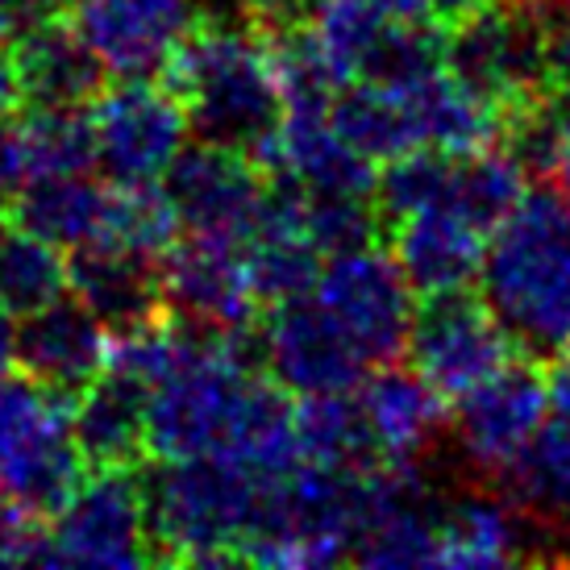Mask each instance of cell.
<instances>
[{"label":"cell","mask_w":570,"mask_h":570,"mask_svg":"<svg viewBox=\"0 0 570 570\" xmlns=\"http://www.w3.org/2000/svg\"><path fill=\"white\" fill-rule=\"evenodd\" d=\"M88 466L71 433V400L30 375H0V495L50 521Z\"/></svg>","instance_id":"cell-5"},{"label":"cell","mask_w":570,"mask_h":570,"mask_svg":"<svg viewBox=\"0 0 570 570\" xmlns=\"http://www.w3.org/2000/svg\"><path fill=\"white\" fill-rule=\"evenodd\" d=\"M4 208L38 238L80 250V246H96L105 234L109 184L92 179L88 171L47 175V179H30Z\"/></svg>","instance_id":"cell-22"},{"label":"cell","mask_w":570,"mask_h":570,"mask_svg":"<svg viewBox=\"0 0 570 570\" xmlns=\"http://www.w3.org/2000/svg\"><path fill=\"white\" fill-rule=\"evenodd\" d=\"M292 433H296L301 462H313V466L358 471V466L380 462L354 392L296 396V404H292Z\"/></svg>","instance_id":"cell-24"},{"label":"cell","mask_w":570,"mask_h":570,"mask_svg":"<svg viewBox=\"0 0 570 570\" xmlns=\"http://www.w3.org/2000/svg\"><path fill=\"white\" fill-rule=\"evenodd\" d=\"M495 483L517 512L570 524V425L550 416L538 438L495 475Z\"/></svg>","instance_id":"cell-25"},{"label":"cell","mask_w":570,"mask_h":570,"mask_svg":"<svg viewBox=\"0 0 570 570\" xmlns=\"http://www.w3.org/2000/svg\"><path fill=\"white\" fill-rule=\"evenodd\" d=\"M383 229H387V250L396 254L412 292L438 296V292H462V287L479 284V267H483L491 234L459 217L454 208H412L404 217H392Z\"/></svg>","instance_id":"cell-18"},{"label":"cell","mask_w":570,"mask_h":570,"mask_svg":"<svg viewBox=\"0 0 570 570\" xmlns=\"http://www.w3.org/2000/svg\"><path fill=\"white\" fill-rule=\"evenodd\" d=\"M445 67L504 112L508 129L550 100L546 9L533 0H488L442 21Z\"/></svg>","instance_id":"cell-4"},{"label":"cell","mask_w":570,"mask_h":570,"mask_svg":"<svg viewBox=\"0 0 570 570\" xmlns=\"http://www.w3.org/2000/svg\"><path fill=\"white\" fill-rule=\"evenodd\" d=\"M366 433L383 462H416L450 425V400L409 363L371 366L354 387Z\"/></svg>","instance_id":"cell-17"},{"label":"cell","mask_w":570,"mask_h":570,"mask_svg":"<svg viewBox=\"0 0 570 570\" xmlns=\"http://www.w3.org/2000/svg\"><path fill=\"white\" fill-rule=\"evenodd\" d=\"M26 21V0H0V42L13 38Z\"/></svg>","instance_id":"cell-37"},{"label":"cell","mask_w":570,"mask_h":570,"mask_svg":"<svg viewBox=\"0 0 570 570\" xmlns=\"http://www.w3.org/2000/svg\"><path fill=\"white\" fill-rule=\"evenodd\" d=\"M67 292V258L0 205V308L26 317Z\"/></svg>","instance_id":"cell-26"},{"label":"cell","mask_w":570,"mask_h":570,"mask_svg":"<svg viewBox=\"0 0 570 570\" xmlns=\"http://www.w3.org/2000/svg\"><path fill=\"white\" fill-rule=\"evenodd\" d=\"M42 546H47L42 521L0 495V567H9V562H42Z\"/></svg>","instance_id":"cell-30"},{"label":"cell","mask_w":570,"mask_h":570,"mask_svg":"<svg viewBox=\"0 0 570 570\" xmlns=\"http://www.w3.org/2000/svg\"><path fill=\"white\" fill-rule=\"evenodd\" d=\"M371 4L400 26H433L438 21V0H371Z\"/></svg>","instance_id":"cell-34"},{"label":"cell","mask_w":570,"mask_h":570,"mask_svg":"<svg viewBox=\"0 0 570 570\" xmlns=\"http://www.w3.org/2000/svg\"><path fill=\"white\" fill-rule=\"evenodd\" d=\"M404 354L409 366H416L445 400H459L462 392L491 380L500 366L521 358L524 350L500 325L488 301L462 287V292L425 296V304L412 313Z\"/></svg>","instance_id":"cell-7"},{"label":"cell","mask_w":570,"mask_h":570,"mask_svg":"<svg viewBox=\"0 0 570 570\" xmlns=\"http://www.w3.org/2000/svg\"><path fill=\"white\" fill-rule=\"evenodd\" d=\"M546 396H550V416L570 425V346L550 354L546 366Z\"/></svg>","instance_id":"cell-33"},{"label":"cell","mask_w":570,"mask_h":570,"mask_svg":"<svg viewBox=\"0 0 570 570\" xmlns=\"http://www.w3.org/2000/svg\"><path fill=\"white\" fill-rule=\"evenodd\" d=\"M533 4H550V0H533Z\"/></svg>","instance_id":"cell-40"},{"label":"cell","mask_w":570,"mask_h":570,"mask_svg":"<svg viewBox=\"0 0 570 570\" xmlns=\"http://www.w3.org/2000/svg\"><path fill=\"white\" fill-rule=\"evenodd\" d=\"M47 529V567H150L138 471H88Z\"/></svg>","instance_id":"cell-8"},{"label":"cell","mask_w":570,"mask_h":570,"mask_svg":"<svg viewBox=\"0 0 570 570\" xmlns=\"http://www.w3.org/2000/svg\"><path fill=\"white\" fill-rule=\"evenodd\" d=\"M296 26H304L337 92L363 80L392 30V21L371 0H308Z\"/></svg>","instance_id":"cell-23"},{"label":"cell","mask_w":570,"mask_h":570,"mask_svg":"<svg viewBox=\"0 0 570 570\" xmlns=\"http://www.w3.org/2000/svg\"><path fill=\"white\" fill-rule=\"evenodd\" d=\"M184 234L179 213L159 179L150 184H109V208H105V234L96 246H117L129 254L163 258L175 238Z\"/></svg>","instance_id":"cell-27"},{"label":"cell","mask_w":570,"mask_h":570,"mask_svg":"<svg viewBox=\"0 0 570 570\" xmlns=\"http://www.w3.org/2000/svg\"><path fill=\"white\" fill-rule=\"evenodd\" d=\"M138 479L150 567H238L275 475L229 454H200L150 459Z\"/></svg>","instance_id":"cell-2"},{"label":"cell","mask_w":570,"mask_h":570,"mask_svg":"<svg viewBox=\"0 0 570 570\" xmlns=\"http://www.w3.org/2000/svg\"><path fill=\"white\" fill-rule=\"evenodd\" d=\"M267 184V171L250 155L213 142L184 146L163 175V188L179 213L184 234L225 242H246Z\"/></svg>","instance_id":"cell-13"},{"label":"cell","mask_w":570,"mask_h":570,"mask_svg":"<svg viewBox=\"0 0 570 570\" xmlns=\"http://www.w3.org/2000/svg\"><path fill=\"white\" fill-rule=\"evenodd\" d=\"M521 546L517 504H508L504 495H462L454 504H442L433 567L500 570L521 562Z\"/></svg>","instance_id":"cell-21"},{"label":"cell","mask_w":570,"mask_h":570,"mask_svg":"<svg viewBox=\"0 0 570 570\" xmlns=\"http://www.w3.org/2000/svg\"><path fill=\"white\" fill-rule=\"evenodd\" d=\"M159 292L163 308L196 333H246L263 317L242 242L179 234L159 258Z\"/></svg>","instance_id":"cell-10"},{"label":"cell","mask_w":570,"mask_h":570,"mask_svg":"<svg viewBox=\"0 0 570 570\" xmlns=\"http://www.w3.org/2000/svg\"><path fill=\"white\" fill-rule=\"evenodd\" d=\"M109 330L71 292L26 313L17 325V366L55 396L76 400L105 371Z\"/></svg>","instance_id":"cell-15"},{"label":"cell","mask_w":570,"mask_h":570,"mask_svg":"<svg viewBox=\"0 0 570 570\" xmlns=\"http://www.w3.org/2000/svg\"><path fill=\"white\" fill-rule=\"evenodd\" d=\"M17 109H21V83H17L13 55H9V50H0V121H4V117H13Z\"/></svg>","instance_id":"cell-35"},{"label":"cell","mask_w":570,"mask_h":570,"mask_svg":"<svg viewBox=\"0 0 570 570\" xmlns=\"http://www.w3.org/2000/svg\"><path fill=\"white\" fill-rule=\"evenodd\" d=\"M30 184L26 175V155H21V134L17 121H0V205H9L17 191Z\"/></svg>","instance_id":"cell-32"},{"label":"cell","mask_w":570,"mask_h":570,"mask_svg":"<svg viewBox=\"0 0 570 570\" xmlns=\"http://www.w3.org/2000/svg\"><path fill=\"white\" fill-rule=\"evenodd\" d=\"M313 296L342 325L350 342L363 350L371 366L404 358L416 292H412L409 275L400 271L396 254L380 238L325 254Z\"/></svg>","instance_id":"cell-6"},{"label":"cell","mask_w":570,"mask_h":570,"mask_svg":"<svg viewBox=\"0 0 570 570\" xmlns=\"http://www.w3.org/2000/svg\"><path fill=\"white\" fill-rule=\"evenodd\" d=\"M9 55L21 83V105L30 109H88L109 80L105 63L76 33L67 13L21 21Z\"/></svg>","instance_id":"cell-16"},{"label":"cell","mask_w":570,"mask_h":570,"mask_svg":"<svg viewBox=\"0 0 570 570\" xmlns=\"http://www.w3.org/2000/svg\"><path fill=\"white\" fill-rule=\"evenodd\" d=\"M479 4H488V0H438V21L459 17V13H466V9H479Z\"/></svg>","instance_id":"cell-39"},{"label":"cell","mask_w":570,"mask_h":570,"mask_svg":"<svg viewBox=\"0 0 570 570\" xmlns=\"http://www.w3.org/2000/svg\"><path fill=\"white\" fill-rule=\"evenodd\" d=\"M258 358L287 396L354 392L371 371L363 350L342 333V325L321 308L313 292L263 308Z\"/></svg>","instance_id":"cell-9"},{"label":"cell","mask_w":570,"mask_h":570,"mask_svg":"<svg viewBox=\"0 0 570 570\" xmlns=\"http://www.w3.org/2000/svg\"><path fill=\"white\" fill-rule=\"evenodd\" d=\"M146 392L117 371H100L71 400V433L88 471H138L146 454Z\"/></svg>","instance_id":"cell-19"},{"label":"cell","mask_w":570,"mask_h":570,"mask_svg":"<svg viewBox=\"0 0 570 570\" xmlns=\"http://www.w3.org/2000/svg\"><path fill=\"white\" fill-rule=\"evenodd\" d=\"M67 292L105 330H121L134 321L159 317V258L117 250V246H80L67 258Z\"/></svg>","instance_id":"cell-20"},{"label":"cell","mask_w":570,"mask_h":570,"mask_svg":"<svg viewBox=\"0 0 570 570\" xmlns=\"http://www.w3.org/2000/svg\"><path fill=\"white\" fill-rule=\"evenodd\" d=\"M13 366H17V325H13V313L0 308V375H9Z\"/></svg>","instance_id":"cell-36"},{"label":"cell","mask_w":570,"mask_h":570,"mask_svg":"<svg viewBox=\"0 0 570 570\" xmlns=\"http://www.w3.org/2000/svg\"><path fill=\"white\" fill-rule=\"evenodd\" d=\"M159 83L179 100L200 142L229 146L250 159L284 117L267 33L254 30L242 13L208 9L191 17L163 59Z\"/></svg>","instance_id":"cell-1"},{"label":"cell","mask_w":570,"mask_h":570,"mask_svg":"<svg viewBox=\"0 0 570 570\" xmlns=\"http://www.w3.org/2000/svg\"><path fill=\"white\" fill-rule=\"evenodd\" d=\"M450 421H454L462 459L471 462L475 471L495 479L550 421L546 366L533 354L512 358L491 380L462 392L454 400Z\"/></svg>","instance_id":"cell-12"},{"label":"cell","mask_w":570,"mask_h":570,"mask_svg":"<svg viewBox=\"0 0 570 570\" xmlns=\"http://www.w3.org/2000/svg\"><path fill=\"white\" fill-rule=\"evenodd\" d=\"M475 287L524 354L570 346V205L554 184H529L491 229Z\"/></svg>","instance_id":"cell-3"},{"label":"cell","mask_w":570,"mask_h":570,"mask_svg":"<svg viewBox=\"0 0 570 570\" xmlns=\"http://www.w3.org/2000/svg\"><path fill=\"white\" fill-rule=\"evenodd\" d=\"M71 9V0H26V21L30 17H59Z\"/></svg>","instance_id":"cell-38"},{"label":"cell","mask_w":570,"mask_h":570,"mask_svg":"<svg viewBox=\"0 0 570 570\" xmlns=\"http://www.w3.org/2000/svg\"><path fill=\"white\" fill-rule=\"evenodd\" d=\"M504 142L521 155L529 171L550 175L562 200L570 205V96L554 92L541 109H533L508 129Z\"/></svg>","instance_id":"cell-29"},{"label":"cell","mask_w":570,"mask_h":570,"mask_svg":"<svg viewBox=\"0 0 570 570\" xmlns=\"http://www.w3.org/2000/svg\"><path fill=\"white\" fill-rule=\"evenodd\" d=\"M191 17L196 0H71L67 9V21L117 80L155 76Z\"/></svg>","instance_id":"cell-14"},{"label":"cell","mask_w":570,"mask_h":570,"mask_svg":"<svg viewBox=\"0 0 570 570\" xmlns=\"http://www.w3.org/2000/svg\"><path fill=\"white\" fill-rule=\"evenodd\" d=\"M96 134V163L112 184L163 179L188 138V117L163 83L150 76L121 80L88 105Z\"/></svg>","instance_id":"cell-11"},{"label":"cell","mask_w":570,"mask_h":570,"mask_svg":"<svg viewBox=\"0 0 570 570\" xmlns=\"http://www.w3.org/2000/svg\"><path fill=\"white\" fill-rule=\"evenodd\" d=\"M17 134L30 179L92 171L96 134L88 109H30L17 121Z\"/></svg>","instance_id":"cell-28"},{"label":"cell","mask_w":570,"mask_h":570,"mask_svg":"<svg viewBox=\"0 0 570 570\" xmlns=\"http://www.w3.org/2000/svg\"><path fill=\"white\" fill-rule=\"evenodd\" d=\"M546 9V76L550 92L570 96V0H550Z\"/></svg>","instance_id":"cell-31"}]
</instances>
